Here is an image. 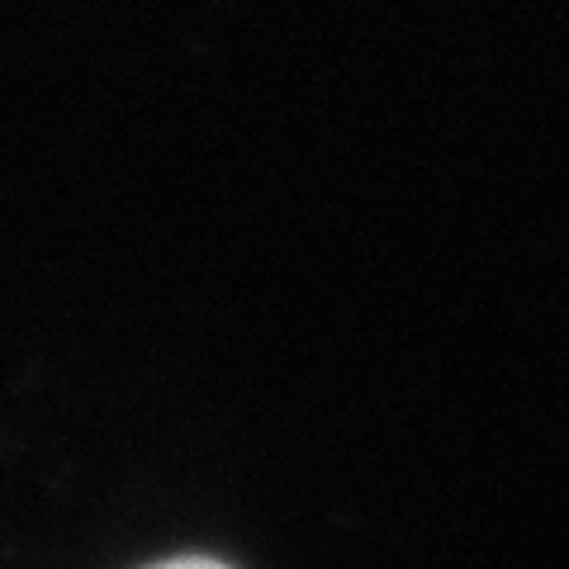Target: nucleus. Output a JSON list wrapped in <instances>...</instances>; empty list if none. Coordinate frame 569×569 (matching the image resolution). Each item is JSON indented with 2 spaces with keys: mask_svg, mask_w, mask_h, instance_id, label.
<instances>
[{
  "mask_svg": "<svg viewBox=\"0 0 569 569\" xmlns=\"http://www.w3.org/2000/svg\"><path fill=\"white\" fill-rule=\"evenodd\" d=\"M152 569H228V565L204 560V556H186V560H167V565H152Z\"/></svg>",
  "mask_w": 569,
  "mask_h": 569,
  "instance_id": "f257e3e1",
  "label": "nucleus"
}]
</instances>
